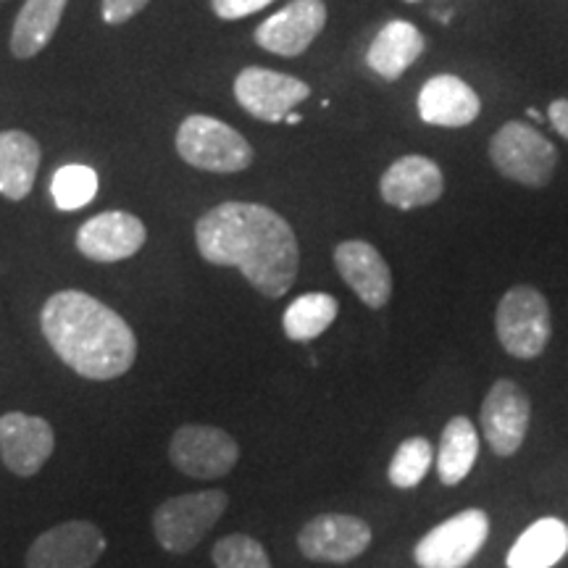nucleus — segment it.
Here are the masks:
<instances>
[{
    "instance_id": "obj_1",
    "label": "nucleus",
    "mask_w": 568,
    "mask_h": 568,
    "mask_svg": "<svg viewBox=\"0 0 568 568\" xmlns=\"http://www.w3.org/2000/svg\"><path fill=\"white\" fill-rule=\"evenodd\" d=\"M195 245L209 264L237 266L266 297L287 295L297 280V237L268 205L240 201L216 205L197 219Z\"/></svg>"
},
{
    "instance_id": "obj_2",
    "label": "nucleus",
    "mask_w": 568,
    "mask_h": 568,
    "mask_svg": "<svg viewBox=\"0 0 568 568\" xmlns=\"http://www.w3.org/2000/svg\"><path fill=\"white\" fill-rule=\"evenodd\" d=\"M40 326L53 353L84 379H119L138 358V337L124 316L82 290L48 297Z\"/></svg>"
},
{
    "instance_id": "obj_3",
    "label": "nucleus",
    "mask_w": 568,
    "mask_h": 568,
    "mask_svg": "<svg viewBox=\"0 0 568 568\" xmlns=\"http://www.w3.org/2000/svg\"><path fill=\"white\" fill-rule=\"evenodd\" d=\"M176 153L187 166L213 174L243 172L253 163V148L243 134L219 119L187 116L176 130Z\"/></svg>"
},
{
    "instance_id": "obj_4",
    "label": "nucleus",
    "mask_w": 568,
    "mask_h": 568,
    "mask_svg": "<svg viewBox=\"0 0 568 568\" xmlns=\"http://www.w3.org/2000/svg\"><path fill=\"white\" fill-rule=\"evenodd\" d=\"M230 495L224 489H201V493L176 495L163 500L153 514V531L166 552L184 556L195 550L201 539L224 516Z\"/></svg>"
},
{
    "instance_id": "obj_5",
    "label": "nucleus",
    "mask_w": 568,
    "mask_h": 568,
    "mask_svg": "<svg viewBox=\"0 0 568 568\" xmlns=\"http://www.w3.org/2000/svg\"><path fill=\"white\" fill-rule=\"evenodd\" d=\"M495 329L503 351L514 358L531 361L542 355L550 343V305L539 290L529 284L510 287L497 303Z\"/></svg>"
},
{
    "instance_id": "obj_6",
    "label": "nucleus",
    "mask_w": 568,
    "mask_h": 568,
    "mask_svg": "<svg viewBox=\"0 0 568 568\" xmlns=\"http://www.w3.org/2000/svg\"><path fill=\"white\" fill-rule=\"evenodd\" d=\"M489 159L506 180L545 187L558 163L556 145L531 124L508 122L489 140Z\"/></svg>"
},
{
    "instance_id": "obj_7",
    "label": "nucleus",
    "mask_w": 568,
    "mask_h": 568,
    "mask_svg": "<svg viewBox=\"0 0 568 568\" xmlns=\"http://www.w3.org/2000/svg\"><path fill=\"white\" fill-rule=\"evenodd\" d=\"M489 537V516L481 508L460 510L437 524L418 539L414 560L418 568H466L485 548Z\"/></svg>"
},
{
    "instance_id": "obj_8",
    "label": "nucleus",
    "mask_w": 568,
    "mask_h": 568,
    "mask_svg": "<svg viewBox=\"0 0 568 568\" xmlns=\"http://www.w3.org/2000/svg\"><path fill=\"white\" fill-rule=\"evenodd\" d=\"M176 471L193 479H222L237 466L240 447L230 432L209 424H184L169 443Z\"/></svg>"
},
{
    "instance_id": "obj_9",
    "label": "nucleus",
    "mask_w": 568,
    "mask_h": 568,
    "mask_svg": "<svg viewBox=\"0 0 568 568\" xmlns=\"http://www.w3.org/2000/svg\"><path fill=\"white\" fill-rule=\"evenodd\" d=\"M105 552V535L92 521H63L34 539L27 568H92Z\"/></svg>"
},
{
    "instance_id": "obj_10",
    "label": "nucleus",
    "mask_w": 568,
    "mask_h": 568,
    "mask_svg": "<svg viewBox=\"0 0 568 568\" xmlns=\"http://www.w3.org/2000/svg\"><path fill=\"white\" fill-rule=\"evenodd\" d=\"M308 95L311 88L303 80L274 69L247 67L234 80V98H237V103L251 116L268 124L284 122Z\"/></svg>"
},
{
    "instance_id": "obj_11",
    "label": "nucleus",
    "mask_w": 568,
    "mask_h": 568,
    "mask_svg": "<svg viewBox=\"0 0 568 568\" xmlns=\"http://www.w3.org/2000/svg\"><path fill=\"white\" fill-rule=\"evenodd\" d=\"M372 527L358 516L322 514L311 518L297 535V548L316 564H351L372 545Z\"/></svg>"
},
{
    "instance_id": "obj_12",
    "label": "nucleus",
    "mask_w": 568,
    "mask_h": 568,
    "mask_svg": "<svg viewBox=\"0 0 568 568\" xmlns=\"http://www.w3.org/2000/svg\"><path fill=\"white\" fill-rule=\"evenodd\" d=\"M529 418V395L514 379H497L481 403V429L495 456H514L527 439Z\"/></svg>"
},
{
    "instance_id": "obj_13",
    "label": "nucleus",
    "mask_w": 568,
    "mask_h": 568,
    "mask_svg": "<svg viewBox=\"0 0 568 568\" xmlns=\"http://www.w3.org/2000/svg\"><path fill=\"white\" fill-rule=\"evenodd\" d=\"M326 24L324 0H293L255 27L253 40L268 53L295 59L311 48Z\"/></svg>"
},
{
    "instance_id": "obj_14",
    "label": "nucleus",
    "mask_w": 568,
    "mask_h": 568,
    "mask_svg": "<svg viewBox=\"0 0 568 568\" xmlns=\"http://www.w3.org/2000/svg\"><path fill=\"white\" fill-rule=\"evenodd\" d=\"M55 450V432L42 416L21 410L0 416V458L17 477H34Z\"/></svg>"
},
{
    "instance_id": "obj_15",
    "label": "nucleus",
    "mask_w": 568,
    "mask_h": 568,
    "mask_svg": "<svg viewBox=\"0 0 568 568\" xmlns=\"http://www.w3.org/2000/svg\"><path fill=\"white\" fill-rule=\"evenodd\" d=\"M148 240L145 224L134 213L105 211L84 222L77 232V247L98 264H116L142 251Z\"/></svg>"
},
{
    "instance_id": "obj_16",
    "label": "nucleus",
    "mask_w": 568,
    "mask_h": 568,
    "mask_svg": "<svg viewBox=\"0 0 568 568\" xmlns=\"http://www.w3.org/2000/svg\"><path fill=\"white\" fill-rule=\"evenodd\" d=\"M335 266L339 276L368 308H385L393 297V272L372 243L345 240L335 247Z\"/></svg>"
},
{
    "instance_id": "obj_17",
    "label": "nucleus",
    "mask_w": 568,
    "mask_h": 568,
    "mask_svg": "<svg viewBox=\"0 0 568 568\" xmlns=\"http://www.w3.org/2000/svg\"><path fill=\"white\" fill-rule=\"evenodd\" d=\"M385 203L400 211H414L437 203L445 193L443 169L426 155H403L379 180Z\"/></svg>"
},
{
    "instance_id": "obj_18",
    "label": "nucleus",
    "mask_w": 568,
    "mask_h": 568,
    "mask_svg": "<svg viewBox=\"0 0 568 568\" xmlns=\"http://www.w3.org/2000/svg\"><path fill=\"white\" fill-rule=\"evenodd\" d=\"M479 111V95L460 77L437 74L418 92V116L432 126H468Z\"/></svg>"
},
{
    "instance_id": "obj_19",
    "label": "nucleus",
    "mask_w": 568,
    "mask_h": 568,
    "mask_svg": "<svg viewBox=\"0 0 568 568\" xmlns=\"http://www.w3.org/2000/svg\"><path fill=\"white\" fill-rule=\"evenodd\" d=\"M426 40L410 21L395 19L382 27L379 34L372 40L366 53V63L382 80L393 82L424 53Z\"/></svg>"
},
{
    "instance_id": "obj_20",
    "label": "nucleus",
    "mask_w": 568,
    "mask_h": 568,
    "mask_svg": "<svg viewBox=\"0 0 568 568\" xmlns=\"http://www.w3.org/2000/svg\"><path fill=\"white\" fill-rule=\"evenodd\" d=\"M40 169V145L21 130L0 132V195L24 201L32 193Z\"/></svg>"
},
{
    "instance_id": "obj_21",
    "label": "nucleus",
    "mask_w": 568,
    "mask_h": 568,
    "mask_svg": "<svg viewBox=\"0 0 568 568\" xmlns=\"http://www.w3.org/2000/svg\"><path fill=\"white\" fill-rule=\"evenodd\" d=\"M568 552V527L560 518H539L510 548L508 568H552Z\"/></svg>"
},
{
    "instance_id": "obj_22",
    "label": "nucleus",
    "mask_w": 568,
    "mask_h": 568,
    "mask_svg": "<svg viewBox=\"0 0 568 568\" xmlns=\"http://www.w3.org/2000/svg\"><path fill=\"white\" fill-rule=\"evenodd\" d=\"M67 3L69 0H27L24 9L19 11L17 21H13L11 53L27 61L34 59L40 51H45L48 42L53 40L55 30H59Z\"/></svg>"
},
{
    "instance_id": "obj_23",
    "label": "nucleus",
    "mask_w": 568,
    "mask_h": 568,
    "mask_svg": "<svg viewBox=\"0 0 568 568\" xmlns=\"http://www.w3.org/2000/svg\"><path fill=\"white\" fill-rule=\"evenodd\" d=\"M479 456V435L477 426L466 416H456L447 422L443 429L437 450V474L439 481L447 487H456L471 474Z\"/></svg>"
},
{
    "instance_id": "obj_24",
    "label": "nucleus",
    "mask_w": 568,
    "mask_h": 568,
    "mask_svg": "<svg viewBox=\"0 0 568 568\" xmlns=\"http://www.w3.org/2000/svg\"><path fill=\"white\" fill-rule=\"evenodd\" d=\"M339 314V303L329 293H305L284 311V335L295 343H311L324 335Z\"/></svg>"
},
{
    "instance_id": "obj_25",
    "label": "nucleus",
    "mask_w": 568,
    "mask_h": 568,
    "mask_svg": "<svg viewBox=\"0 0 568 568\" xmlns=\"http://www.w3.org/2000/svg\"><path fill=\"white\" fill-rule=\"evenodd\" d=\"M432 464H435V447L426 437H408L406 443L395 450L393 460H389L387 479L393 487L410 489L422 485V479L429 474Z\"/></svg>"
},
{
    "instance_id": "obj_26",
    "label": "nucleus",
    "mask_w": 568,
    "mask_h": 568,
    "mask_svg": "<svg viewBox=\"0 0 568 568\" xmlns=\"http://www.w3.org/2000/svg\"><path fill=\"white\" fill-rule=\"evenodd\" d=\"M51 195L61 211L84 209L98 195L95 169L82 166V163H67L53 174Z\"/></svg>"
},
{
    "instance_id": "obj_27",
    "label": "nucleus",
    "mask_w": 568,
    "mask_h": 568,
    "mask_svg": "<svg viewBox=\"0 0 568 568\" xmlns=\"http://www.w3.org/2000/svg\"><path fill=\"white\" fill-rule=\"evenodd\" d=\"M211 558L216 568H272L264 545L247 535L222 537L213 545Z\"/></svg>"
},
{
    "instance_id": "obj_28",
    "label": "nucleus",
    "mask_w": 568,
    "mask_h": 568,
    "mask_svg": "<svg viewBox=\"0 0 568 568\" xmlns=\"http://www.w3.org/2000/svg\"><path fill=\"white\" fill-rule=\"evenodd\" d=\"M274 0H211V9L219 19L224 21H237L251 17V13L266 9Z\"/></svg>"
},
{
    "instance_id": "obj_29",
    "label": "nucleus",
    "mask_w": 568,
    "mask_h": 568,
    "mask_svg": "<svg viewBox=\"0 0 568 568\" xmlns=\"http://www.w3.org/2000/svg\"><path fill=\"white\" fill-rule=\"evenodd\" d=\"M151 3V0H103L101 3V13H103V21L105 24H124V21H130L138 17V13L145 9V6Z\"/></svg>"
},
{
    "instance_id": "obj_30",
    "label": "nucleus",
    "mask_w": 568,
    "mask_h": 568,
    "mask_svg": "<svg viewBox=\"0 0 568 568\" xmlns=\"http://www.w3.org/2000/svg\"><path fill=\"white\" fill-rule=\"evenodd\" d=\"M548 119L560 138L568 140V98H558V101L550 103Z\"/></svg>"
},
{
    "instance_id": "obj_31",
    "label": "nucleus",
    "mask_w": 568,
    "mask_h": 568,
    "mask_svg": "<svg viewBox=\"0 0 568 568\" xmlns=\"http://www.w3.org/2000/svg\"><path fill=\"white\" fill-rule=\"evenodd\" d=\"M284 122H287V124H297V122H301V113H290V116L284 119Z\"/></svg>"
},
{
    "instance_id": "obj_32",
    "label": "nucleus",
    "mask_w": 568,
    "mask_h": 568,
    "mask_svg": "<svg viewBox=\"0 0 568 568\" xmlns=\"http://www.w3.org/2000/svg\"><path fill=\"white\" fill-rule=\"evenodd\" d=\"M529 119H535V122H542V113H539L537 109H529Z\"/></svg>"
},
{
    "instance_id": "obj_33",
    "label": "nucleus",
    "mask_w": 568,
    "mask_h": 568,
    "mask_svg": "<svg viewBox=\"0 0 568 568\" xmlns=\"http://www.w3.org/2000/svg\"><path fill=\"white\" fill-rule=\"evenodd\" d=\"M408 3H416V0H408Z\"/></svg>"
}]
</instances>
